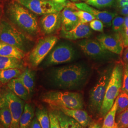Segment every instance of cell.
Segmentation results:
<instances>
[{
    "label": "cell",
    "instance_id": "obj_49",
    "mask_svg": "<svg viewBox=\"0 0 128 128\" xmlns=\"http://www.w3.org/2000/svg\"><path fill=\"white\" fill-rule=\"evenodd\" d=\"M85 0V1H86V0Z\"/></svg>",
    "mask_w": 128,
    "mask_h": 128
},
{
    "label": "cell",
    "instance_id": "obj_11",
    "mask_svg": "<svg viewBox=\"0 0 128 128\" xmlns=\"http://www.w3.org/2000/svg\"><path fill=\"white\" fill-rule=\"evenodd\" d=\"M97 39L104 50L118 55L122 54L124 46L120 33L110 35L102 34Z\"/></svg>",
    "mask_w": 128,
    "mask_h": 128
},
{
    "label": "cell",
    "instance_id": "obj_40",
    "mask_svg": "<svg viewBox=\"0 0 128 128\" xmlns=\"http://www.w3.org/2000/svg\"><path fill=\"white\" fill-rule=\"evenodd\" d=\"M121 14L124 15L128 16V5L124 7L123 8H122L120 9Z\"/></svg>",
    "mask_w": 128,
    "mask_h": 128
},
{
    "label": "cell",
    "instance_id": "obj_26",
    "mask_svg": "<svg viewBox=\"0 0 128 128\" xmlns=\"http://www.w3.org/2000/svg\"><path fill=\"white\" fill-rule=\"evenodd\" d=\"M0 122L2 128H10L12 117L5 100L4 104L0 108Z\"/></svg>",
    "mask_w": 128,
    "mask_h": 128
},
{
    "label": "cell",
    "instance_id": "obj_20",
    "mask_svg": "<svg viewBox=\"0 0 128 128\" xmlns=\"http://www.w3.org/2000/svg\"><path fill=\"white\" fill-rule=\"evenodd\" d=\"M35 76L34 72L31 69L26 68L18 78L27 89L30 95L33 92L35 87Z\"/></svg>",
    "mask_w": 128,
    "mask_h": 128
},
{
    "label": "cell",
    "instance_id": "obj_15",
    "mask_svg": "<svg viewBox=\"0 0 128 128\" xmlns=\"http://www.w3.org/2000/svg\"><path fill=\"white\" fill-rule=\"evenodd\" d=\"M91 28L87 23H79L75 28L68 31L61 30L60 37L70 40L87 38L91 35Z\"/></svg>",
    "mask_w": 128,
    "mask_h": 128
},
{
    "label": "cell",
    "instance_id": "obj_46",
    "mask_svg": "<svg viewBox=\"0 0 128 128\" xmlns=\"http://www.w3.org/2000/svg\"><path fill=\"white\" fill-rule=\"evenodd\" d=\"M72 0V1H73V2H76L77 0Z\"/></svg>",
    "mask_w": 128,
    "mask_h": 128
},
{
    "label": "cell",
    "instance_id": "obj_43",
    "mask_svg": "<svg viewBox=\"0 0 128 128\" xmlns=\"http://www.w3.org/2000/svg\"><path fill=\"white\" fill-rule=\"evenodd\" d=\"M128 28V15L126 16L124 18V29L125 30Z\"/></svg>",
    "mask_w": 128,
    "mask_h": 128
},
{
    "label": "cell",
    "instance_id": "obj_1",
    "mask_svg": "<svg viewBox=\"0 0 128 128\" xmlns=\"http://www.w3.org/2000/svg\"><path fill=\"white\" fill-rule=\"evenodd\" d=\"M6 14L10 22L28 36L37 37L41 33L35 14L16 0L8 4Z\"/></svg>",
    "mask_w": 128,
    "mask_h": 128
},
{
    "label": "cell",
    "instance_id": "obj_22",
    "mask_svg": "<svg viewBox=\"0 0 128 128\" xmlns=\"http://www.w3.org/2000/svg\"><path fill=\"white\" fill-rule=\"evenodd\" d=\"M23 68L24 62L21 59L0 56V70L14 68L22 70Z\"/></svg>",
    "mask_w": 128,
    "mask_h": 128
},
{
    "label": "cell",
    "instance_id": "obj_29",
    "mask_svg": "<svg viewBox=\"0 0 128 128\" xmlns=\"http://www.w3.org/2000/svg\"><path fill=\"white\" fill-rule=\"evenodd\" d=\"M116 123L117 128H128V108L117 115Z\"/></svg>",
    "mask_w": 128,
    "mask_h": 128
},
{
    "label": "cell",
    "instance_id": "obj_25",
    "mask_svg": "<svg viewBox=\"0 0 128 128\" xmlns=\"http://www.w3.org/2000/svg\"><path fill=\"white\" fill-rule=\"evenodd\" d=\"M22 70L18 68L0 70V82L2 84H8L12 79L18 78L22 73Z\"/></svg>",
    "mask_w": 128,
    "mask_h": 128
},
{
    "label": "cell",
    "instance_id": "obj_9",
    "mask_svg": "<svg viewBox=\"0 0 128 128\" xmlns=\"http://www.w3.org/2000/svg\"><path fill=\"white\" fill-rule=\"evenodd\" d=\"M75 56L73 48L66 43L54 46L47 56L45 64L47 66L68 63L73 60Z\"/></svg>",
    "mask_w": 128,
    "mask_h": 128
},
{
    "label": "cell",
    "instance_id": "obj_38",
    "mask_svg": "<svg viewBox=\"0 0 128 128\" xmlns=\"http://www.w3.org/2000/svg\"><path fill=\"white\" fill-rule=\"evenodd\" d=\"M123 58L125 63L128 64V48H127L124 51Z\"/></svg>",
    "mask_w": 128,
    "mask_h": 128
},
{
    "label": "cell",
    "instance_id": "obj_41",
    "mask_svg": "<svg viewBox=\"0 0 128 128\" xmlns=\"http://www.w3.org/2000/svg\"><path fill=\"white\" fill-rule=\"evenodd\" d=\"M5 103V99L3 94H1L0 92V108L4 105Z\"/></svg>",
    "mask_w": 128,
    "mask_h": 128
},
{
    "label": "cell",
    "instance_id": "obj_17",
    "mask_svg": "<svg viewBox=\"0 0 128 128\" xmlns=\"http://www.w3.org/2000/svg\"><path fill=\"white\" fill-rule=\"evenodd\" d=\"M55 110H60L64 114L73 118L84 127L86 128L91 122V119L87 112L82 109H73L65 107H58Z\"/></svg>",
    "mask_w": 128,
    "mask_h": 128
},
{
    "label": "cell",
    "instance_id": "obj_7",
    "mask_svg": "<svg viewBox=\"0 0 128 128\" xmlns=\"http://www.w3.org/2000/svg\"><path fill=\"white\" fill-rule=\"evenodd\" d=\"M112 72L107 70L104 72L90 91L89 107L92 112L94 114H100Z\"/></svg>",
    "mask_w": 128,
    "mask_h": 128
},
{
    "label": "cell",
    "instance_id": "obj_50",
    "mask_svg": "<svg viewBox=\"0 0 128 128\" xmlns=\"http://www.w3.org/2000/svg\"></svg>",
    "mask_w": 128,
    "mask_h": 128
},
{
    "label": "cell",
    "instance_id": "obj_42",
    "mask_svg": "<svg viewBox=\"0 0 128 128\" xmlns=\"http://www.w3.org/2000/svg\"><path fill=\"white\" fill-rule=\"evenodd\" d=\"M102 126L101 124L99 123H95L91 124L88 128H102Z\"/></svg>",
    "mask_w": 128,
    "mask_h": 128
},
{
    "label": "cell",
    "instance_id": "obj_31",
    "mask_svg": "<svg viewBox=\"0 0 128 128\" xmlns=\"http://www.w3.org/2000/svg\"><path fill=\"white\" fill-rule=\"evenodd\" d=\"M86 3L98 8L110 7L114 4V0H86Z\"/></svg>",
    "mask_w": 128,
    "mask_h": 128
},
{
    "label": "cell",
    "instance_id": "obj_13",
    "mask_svg": "<svg viewBox=\"0 0 128 128\" xmlns=\"http://www.w3.org/2000/svg\"><path fill=\"white\" fill-rule=\"evenodd\" d=\"M78 45L84 53L92 58H99L107 54V50L102 48L98 40L86 38L79 41Z\"/></svg>",
    "mask_w": 128,
    "mask_h": 128
},
{
    "label": "cell",
    "instance_id": "obj_34",
    "mask_svg": "<svg viewBox=\"0 0 128 128\" xmlns=\"http://www.w3.org/2000/svg\"><path fill=\"white\" fill-rule=\"evenodd\" d=\"M89 26L91 28L95 31L99 32L104 31V23L99 20L94 19L91 21L89 24Z\"/></svg>",
    "mask_w": 128,
    "mask_h": 128
},
{
    "label": "cell",
    "instance_id": "obj_10",
    "mask_svg": "<svg viewBox=\"0 0 128 128\" xmlns=\"http://www.w3.org/2000/svg\"><path fill=\"white\" fill-rule=\"evenodd\" d=\"M4 94L12 117L10 128H20V121L25 106L24 100L19 98L10 90Z\"/></svg>",
    "mask_w": 128,
    "mask_h": 128
},
{
    "label": "cell",
    "instance_id": "obj_48",
    "mask_svg": "<svg viewBox=\"0 0 128 128\" xmlns=\"http://www.w3.org/2000/svg\"></svg>",
    "mask_w": 128,
    "mask_h": 128
},
{
    "label": "cell",
    "instance_id": "obj_39",
    "mask_svg": "<svg viewBox=\"0 0 128 128\" xmlns=\"http://www.w3.org/2000/svg\"><path fill=\"white\" fill-rule=\"evenodd\" d=\"M119 6L122 8L128 5V0H119Z\"/></svg>",
    "mask_w": 128,
    "mask_h": 128
},
{
    "label": "cell",
    "instance_id": "obj_12",
    "mask_svg": "<svg viewBox=\"0 0 128 128\" xmlns=\"http://www.w3.org/2000/svg\"><path fill=\"white\" fill-rule=\"evenodd\" d=\"M38 24L42 34L50 35L55 33L61 28V12L42 15Z\"/></svg>",
    "mask_w": 128,
    "mask_h": 128
},
{
    "label": "cell",
    "instance_id": "obj_23",
    "mask_svg": "<svg viewBox=\"0 0 128 128\" xmlns=\"http://www.w3.org/2000/svg\"><path fill=\"white\" fill-rule=\"evenodd\" d=\"M34 110L32 105L25 104L23 113L20 121V128H30L31 124L34 119Z\"/></svg>",
    "mask_w": 128,
    "mask_h": 128
},
{
    "label": "cell",
    "instance_id": "obj_14",
    "mask_svg": "<svg viewBox=\"0 0 128 128\" xmlns=\"http://www.w3.org/2000/svg\"><path fill=\"white\" fill-rule=\"evenodd\" d=\"M78 9L86 11L91 14L96 19L99 20L107 27L112 26V21L116 16V14L108 11H101L96 9L86 3L80 2L75 4Z\"/></svg>",
    "mask_w": 128,
    "mask_h": 128
},
{
    "label": "cell",
    "instance_id": "obj_2",
    "mask_svg": "<svg viewBox=\"0 0 128 128\" xmlns=\"http://www.w3.org/2000/svg\"><path fill=\"white\" fill-rule=\"evenodd\" d=\"M87 70L80 64H72L54 69L51 78L58 86L70 88L79 85L87 76Z\"/></svg>",
    "mask_w": 128,
    "mask_h": 128
},
{
    "label": "cell",
    "instance_id": "obj_33",
    "mask_svg": "<svg viewBox=\"0 0 128 128\" xmlns=\"http://www.w3.org/2000/svg\"><path fill=\"white\" fill-rule=\"evenodd\" d=\"M122 90L128 94V64H124V76Z\"/></svg>",
    "mask_w": 128,
    "mask_h": 128
},
{
    "label": "cell",
    "instance_id": "obj_27",
    "mask_svg": "<svg viewBox=\"0 0 128 128\" xmlns=\"http://www.w3.org/2000/svg\"><path fill=\"white\" fill-rule=\"evenodd\" d=\"M36 117L42 128H50V119L47 110L45 108L37 109Z\"/></svg>",
    "mask_w": 128,
    "mask_h": 128
},
{
    "label": "cell",
    "instance_id": "obj_44",
    "mask_svg": "<svg viewBox=\"0 0 128 128\" xmlns=\"http://www.w3.org/2000/svg\"><path fill=\"white\" fill-rule=\"evenodd\" d=\"M55 0L58 2H60V3H64L66 2V0Z\"/></svg>",
    "mask_w": 128,
    "mask_h": 128
},
{
    "label": "cell",
    "instance_id": "obj_16",
    "mask_svg": "<svg viewBox=\"0 0 128 128\" xmlns=\"http://www.w3.org/2000/svg\"><path fill=\"white\" fill-rule=\"evenodd\" d=\"M74 12V10L67 7H64L61 12V30L68 31L76 27L80 22L79 19Z\"/></svg>",
    "mask_w": 128,
    "mask_h": 128
},
{
    "label": "cell",
    "instance_id": "obj_30",
    "mask_svg": "<svg viewBox=\"0 0 128 128\" xmlns=\"http://www.w3.org/2000/svg\"><path fill=\"white\" fill-rule=\"evenodd\" d=\"M74 14L78 17L81 23H87L90 22L96 19L95 17L91 14L86 11L78 10L74 12Z\"/></svg>",
    "mask_w": 128,
    "mask_h": 128
},
{
    "label": "cell",
    "instance_id": "obj_28",
    "mask_svg": "<svg viewBox=\"0 0 128 128\" xmlns=\"http://www.w3.org/2000/svg\"><path fill=\"white\" fill-rule=\"evenodd\" d=\"M117 100V110L116 114H119L128 108V94L121 90L116 98Z\"/></svg>",
    "mask_w": 128,
    "mask_h": 128
},
{
    "label": "cell",
    "instance_id": "obj_32",
    "mask_svg": "<svg viewBox=\"0 0 128 128\" xmlns=\"http://www.w3.org/2000/svg\"><path fill=\"white\" fill-rule=\"evenodd\" d=\"M124 18L121 16H117L112 21V28L116 33H121L124 29Z\"/></svg>",
    "mask_w": 128,
    "mask_h": 128
},
{
    "label": "cell",
    "instance_id": "obj_18",
    "mask_svg": "<svg viewBox=\"0 0 128 128\" xmlns=\"http://www.w3.org/2000/svg\"><path fill=\"white\" fill-rule=\"evenodd\" d=\"M10 90L12 92L19 98L24 101L27 100L30 96L27 89L18 78H16L10 80L7 84Z\"/></svg>",
    "mask_w": 128,
    "mask_h": 128
},
{
    "label": "cell",
    "instance_id": "obj_4",
    "mask_svg": "<svg viewBox=\"0 0 128 128\" xmlns=\"http://www.w3.org/2000/svg\"><path fill=\"white\" fill-rule=\"evenodd\" d=\"M124 76V64L117 63L112 70L100 114L103 117L108 112L122 90Z\"/></svg>",
    "mask_w": 128,
    "mask_h": 128
},
{
    "label": "cell",
    "instance_id": "obj_3",
    "mask_svg": "<svg viewBox=\"0 0 128 128\" xmlns=\"http://www.w3.org/2000/svg\"><path fill=\"white\" fill-rule=\"evenodd\" d=\"M33 40L9 22L2 20L0 24V41L15 46L26 53L32 50Z\"/></svg>",
    "mask_w": 128,
    "mask_h": 128
},
{
    "label": "cell",
    "instance_id": "obj_6",
    "mask_svg": "<svg viewBox=\"0 0 128 128\" xmlns=\"http://www.w3.org/2000/svg\"><path fill=\"white\" fill-rule=\"evenodd\" d=\"M58 40V38L55 36H48L38 40L28 56L29 64L33 68L38 66L50 53Z\"/></svg>",
    "mask_w": 128,
    "mask_h": 128
},
{
    "label": "cell",
    "instance_id": "obj_24",
    "mask_svg": "<svg viewBox=\"0 0 128 128\" xmlns=\"http://www.w3.org/2000/svg\"><path fill=\"white\" fill-rule=\"evenodd\" d=\"M117 110V100H115L114 104L107 114L105 115L102 128H117L115 117Z\"/></svg>",
    "mask_w": 128,
    "mask_h": 128
},
{
    "label": "cell",
    "instance_id": "obj_37",
    "mask_svg": "<svg viewBox=\"0 0 128 128\" xmlns=\"http://www.w3.org/2000/svg\"><path fill=\"white\" fill-rule=\"evenodd\" d=\"M30 128H42L40 124L37 119V117H35L33 120L31 124Z\"/></svg>",
    "mask_w": 128,
    "mask_h": 128
},
{
    "label": "cell",
    "instance_id": "obj_19",
    "mask_svg": "<svg viewBox=\"0 0 128 128\" xmlns=\"http://www.w3.org/2000/svg\"><path fill=\"white\" fill-rule=\"evenodd\" d=\"M26 53L15 46L0 41V56L14 58L22 60Z\"/></svg>",
    "mask_w": 128,
    "mask_h": 128
},
{
    "label": "cell",
    "instance_id": "obj_45",
    "mask_svg": "<svg viewBox=\"0 0 128 128\" xmlns=\"http://www.w3.org/2000/svg\"><path fill=\"white\" fill-rule=\"evenodd\" d=\"M0 128H2V126L1 124H0Z\"/></svg>",
    "mask_w": 128,
    "mask_h": 128
},
{
    "label": "cell",
    "instance_id": "obj_47",
    "mask_svg": "<svg viewBox=\"0 0 128 128\" xmlns=\"http://www.w3.org/2000/svg\"><path fill=\"white\" fill-rule=\"evenodd\" d=\"M0 86H1V83L0 82Z\"/></svg>",
    "mask_w": 128,
    "mask_h": 128
},
{
    "label": "cell",
    "instance_id": "obj_5",
    "mask_svg": "<svg viewBox=\"0 0 128 128\" xmlns=\"http://www.w3.org/2000/svg\"><path fill=\"white\" fill-rule=\"evenodd\" d=\"M42 101L54 109L58 107L82 109L84 106L82 95L76 92H48L43 96Z\"/></svg>",
    "mask_w": 128,
    "mask_h": 128
},
{
    "label": "cell",
    "instance_id": "obj_21",
    "mask_svg": "<svg viewBox=\"0 0 128 128\" xmlns=\"http://www.w3.org/2000/svg\"><path fill=\"white\" fill-rule=\"evenodd\" d=\"M58 120L61 128H86L84 127L76 120L60 110L54 111Z\"/></svg>",
    "mask_w": 128,
    "mask_h": 128
},
{
    "label": "cell",
    "instance_id": "obj_36",
    "mask_svg": "<svg viewBox=\"0 0 128 128\" xmlns=\"http://www.w3.org/2000/svg\"><path fill=\"white\" fill-rule=\"evenodd\" d=\"M124 47L128 48V28L124 30L120 33Z\"/></svg>",
    "mask_w": 128,
    "mask_h": 128
},
{
    "label": "cell",
    "instance_id": "obj_35",
    "mask_svg": "<svg viewBox=\"0 0 128 128\" xmlns=\"http://www.w3.org/2000/svg\"><path fill=\"white\" fill-rule=\"evenodd\" d=\"M48 114L50 119V128H61L58 120L54 112H50Z\"/></svg>",
    "mask_w": 128,
    "mask_h": 128
},
{
    "label": "cell",
    "instance_id": "obj_8",
    "mask_svg": "<svg viewBox=\"0 0 128 128\" xmlns=\"http://www.w3.org/2000/svg\"><path fill=\"white\" fill-rule=\"evenodd\" d=\"M34 14L44 15L61 12L66 7L67 2L60 3L54 0H15Z\"/></svg>",
    "mask_w": 128,
    "mask_h": 128
}]
</instances>
